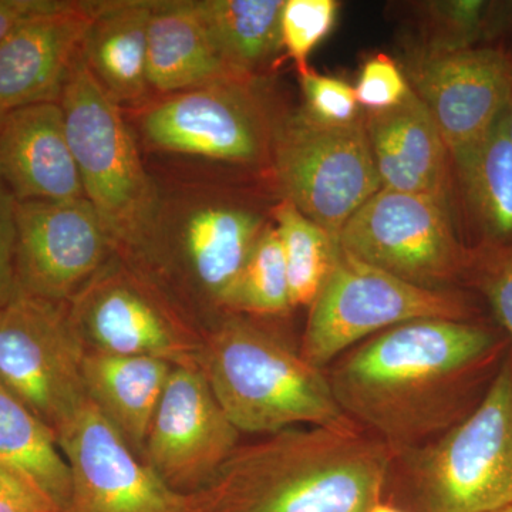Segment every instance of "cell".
Segmentation results:
<instances>
[{
	"label": "cell",
	"instance_id": "cell-6",
	"mask_svg": "<svg viewBox=\"0 0 512 512\" xmlns=\"http://www.w3.org/2000/svg\"><path fill=\"white\" fill-rule=\"evenodd\" d=\"M266 225L251 208L194 190L160 197L146 237L128 258L161 291L174 285L220 311Z\"/></svg>",
	"mask_w": 512,
	"mask_h": 512
},
{
	"label": "cell",
	"instance_id": "cell-19",
	"mask_svg": "<svg viewBox=\"0 0 512 512\" xmlns=\"http://www.w3.org/2000/svg\"><path fill=\"white\" fill-rule=\"evenodd\" d=\"M365 126L384 190L423 195L448 205L450 153L413 89L400 106L367 114Z\"/></svg>",
	"mask_w": 512,
	"mask_h": 512
},
{
	"label": "cell",
	"instance_id": "cell-9",
	"mask_svg": "<svg viewBox=\"0 0 512 512\" xmlns=\"http://www.w3.org/2000/svg\"><path fill=\"white\" fill-rule=\"evenodd\" d=\"M86 353L67 303L16 291L0 308V383L55 436L89 402Z\"/></svg>",
	"mask_w": 512,
	"mask_h": 512
},
{
	"label": "cell",
	"instance_id": "cell-18",
	"mask_svg": "<svg viewBox=\"0 0 512 512\" xmlns=\"http://www.w3.org/2000/svg\"><path fill=\"white\" fill-rule=\"evenodd\" d=\"M0 175L16 202L86 198L60 103L23 107L0 121Z\"/></svg>",
	"mask_w": 512,
	"mask_h": 512
},
{
	"label": "cell",
	"instance_id": "cell-1",
	"mask_svg": "<svg viewBox=\"0 0 512 512\" xmlns=\"http://www.w3.org/2000/svg\"><path fill=\"white\" fill-rule=\"evenodd\" d=\"M511 348L484 319H419L366 339L325 369L342 412L393 451L439 439L484 399Z\"/></svg>",
	"mask_w": 512,
	"mask_h": 512
},
{
	"label": "cell",
	"instance_id": "cell-10",
	"mask_svg": "<svg viewBox=\"0 0 512 512\" xmlns=\"http://www.w3.org/2000/svg\"><path fill=\"white\" fill-rule=\"evenodd\" d=\"M67 309L87 352L200 366L201 330L156 284L121 262L111 261Z\"/></svg>",
	"mask_w": 512,
	"mask_h": 512
},
{
	"label": "cell",
	"instance_id": "cell-32",
	"mask_svg": "<svg viewBox=\"0 0 512 512\" xmlns=\"http://www.w3.org/2000/svg\"><path fill=\"white\" fill-rule=\"evenodd\" d=\"M0 512H62V508L32 478L0 464Z\"/></svg>",
	"mask_w": 512,
	"mask_h": 512
},
{
	"label": "cell",
	"instance_id": "cell-36",
	"mask_svg": "<svg viewBox=\"0 0 512 512\" xmlns=\"http://www.w3.org/2000/svg\"><path fill=\"white\" fill-rule=\"evenodd\" d=\"M505 119H507L508 136H510L512 146V92L508 100L507 109H505Z\"/></svg>",
	"mask_w": 512,
	"mask_h": 512
},
{
	"label": "cell",
	"instance_id": "cell-27",
	"mask_svg": "<svg viewBox=\"0 0 512 512\" xmlns=\"http://www.w3.org/2000/svg\"><path fill=\"white\" fill-rule=\"evenodd\" d=\"M291 311L284 252L275 225L268 224L222 299L220 312L261 319Z\"/></svg>",
	"mask_w": 512,
	"mask_h": 512
},
{
	"label": "cell",
	"instance_id": "cell-26",
	"mask_svg": "<svg viewBox=\"0 0 512 512\" xmlns=\"http://www.w3.org/2000/svg\"><path fill=\"white\" fill-rule=\"evenodd\" d=\"M272 217L284 252L292 309H309L338 261V238L289 201H279Z\"/></svg>",
	"mask_w": 512,
	"mask_h": 512
},
{
	"label": "cell",
	"instance_id": "cell-20",
	"mask_svg": "<svg viewBox=\"0 0 512 512\" xmlns=\"http://www.w3.org/2000/svg\"><path fill=\"white\" fill-rule=\"evenodd\" d=\"M148 89L177 94L245 82L225 66L212 47L192 0L154 2L148 28Z\"/></svg>",
	"mask_w": 512,
	"mask_h": 512
},
{
	"label": "cell",
	"instance_id": "cell-38",
	"mask_svg": "<svg viewBox=\"0 0 512 512\" xmlns=\"http://www.w3.org/2000/svg\"><path fill=\"white\" fill-rule=\"evenodd\" d=\"M500 512H512V507L507 508V510H503V511H500Z\"/></svg>",
	"mask_w": 512,
	"mask_h": 512
},
{
	"label": "cell",
	"instance_id": "cell-15",
	"mask_svg": "<svg viewBox=\"0 0 512 512\" xmlns=\"http://www.w3.org/2000/svg\"><path fill=\"white\" fill-rule=\"evenodd\" d=\"M241 433L200 366H174L148 429L143 460L175 493H200L238 447Z\"/></svg>",
	"mask_w": 512,
	"mask_h": 512
},
{
	"label": "cell",
	"instance_id": "cell-5",
	"mask_svg": "<svg viewBox=\"0 0 512 512\" xmlns=\"http://www.w3.org/2000/svg\"><path fill=\"white\" fill-rule=\"evenodd\" d=\"M60 106L84 195L109 229L117 252L131 256L146 237L160 194L138 154L120 104L76 56Z\"/></svg>",
	"mask_w": 512,
	"mask_h": 512
},
{
	"label": "cell",
	"instance_id": "cell-24",
	"mask_svg": "<svg viewBox=\"0 0 512 512\" xmlns=\"http://www.w3.org/2000/svg\"><path fill=\"white\" fill-rule=\"evenodd\" d=\"M484 245L512 242V146L505 111L490 133L451 158Z\"/></svg>",
	"mask_w": 512,
	"mask_h": 512
},
{
	"label": "cell",
	"instance_id": "cell-16",
	"mask_svg": "<svg viewBox=\"0 0 512 512\" xmlns=\"http://www.w3.org/2000/svg\"><path fill=\"white\" fill-rule=\"evenodd\" d=\"M410 77L453 158L476 146L503 116L512 59L488 47H437L414 64Z\"/></svg>",
	"mask_w": 512,
	"mask_h": 512
},
{
	"label": "cell",
	"instance_id": "cell-13",
	"mask_svg": "<svg viewBox=\"0 0 512 512\" xmlns=\"http://www.w3.org/2000/svg\"><path fill=\"white\" fill-rule=\"evenodd\" d=\"M251 82L214 84L171 94L143 114L144 141L154 150L234 164L271 154L272 127Z\"/></svg>",
	"mask_w": 512,
	"mask_h": 512
},
{
	"label": "cell",
	"instance_id": "cell-30",
	"mask_svg": "<svg viewBox=\"0 0 512 512\" xmlns=\"http://www.w3.org/2000/svg\"><path fill=\"white\" fill-rule=\"evenodd\" d=\"M305 106L303 111L326 126H348L362 119L355 89L336 77L312 70L299 73Z\"/></svg>",
	"mask_w": 512,
	"mask_h": 512
},
{
	"label": "cell",
	"instance_id": "cell-34",
	"mask_svg": "<svg viewBox=\"0 0 512 512\" xmlns=\"http://www.w3.org/2000/svg\"><path fill=\"white\" fill-rule=\"evenodd\" d=\"M488 3L480 0H456V2L436 3L440 18L444 19L456 36L470 37L483 25Z\"/></svg>",
	"mask_w": 512,
	"mask_h": 512
},
{
	"label": "cell",
	"instance_id": "cell-4",
	"mask_svg": "<svg viewBox=\"0 0 512 512\" xmlns=\"http://www.w3.org/2000/svg\"><path fill=\"white\" fill-rule=\"evenodd\" d=\"M383 503L402 512L512 507V349L466 419L423 446L392 451Z\"/></svg>",
	"mask_w": 512,
	"mask_h": 512
},
{
	"label": "cell",
	"instance_id": "cell-28",
	"mask_svg": "<svg viewBox=\"0 0 512 512\" xmlns=\"http://www.w3.org/2000/svg\"><path fill=\"white\" fill-rule=\"evenodd\" d=\"M464 282L484 296L512 349V242L471 249Z\"/></svg>",
	"mask_w": 512,
	"mask_h": 512
},
{
	"label": "cell",
	"instance_id": "cell-33",
	"mask_svg": "<svg viewBox=\"0 0 512 512\" xmlns=\"http://www.w3.org/2000/svg\"><path fill=\"white\" fill-rule=\"evenodd\" d=\"M16 200L0 175V308L15 295Z\"/></svg>",
	"mask_w": 512,
	"mask_h": 512
},
{
	"label": "cell",
	"instance_id": "cell-3",
	"mask_svg": "<svg viewBox=\"0 0 512 512\" xmlns=\"http://www.w3.org/2000/svg\"><path fill=\"white\" fill-rule=\"evenodd\" d=\"M200 367L241 434L291 427L360 431L340 409L325 370L258 319L224 313L202 332Z\"/></svg>",
	"mask_w": 512,
	"mask_h": 512
},
{
	"label": "cell",
	"instance_id": "cell-37",
	"mask_svg": "<svg viewBox=\"0 0 512 512\" xmlns=\"http://www.w3.org/2000/svg\"><path fill=\"white\" fill-rule=\"evenodd\" d=\"M369 512H402L400 510H397V508H394L393 505L387 504V503H379L376 504L375 507L372 508Z\"/></svg>",
	"mask_w": 512,
	"mask_h": 512
},
{
	"label": "cell",
	"instance_id": "cell-8",
	"mask_svg": "<svg viewBox=\"0 0 512 512\" xmlns=\"http://www.w3.org/2000/svg\"><path fill=\"white\" fill-rule=\"evenodd\" d=\"M271 158L282 200L335 238L382 190L365 119L326 126L296 111L272 127Z\"/></svg>",
	"mask_w": 512,
	"mask_h": 512
},
{
	"label": "cell",
	"instance_id": "cell-25",
	"mask_svg": "<svg viewBox=\"0 0 512 512\" xmlns=\"http://www.w3.org/2000/svg\"><path fill=\"white\" fill-rule=\"evenodd\" d=\"M0 464L32 478L66 508L70 471L55 433L0 383Z\"/></svg>",
	"mask_w": 512,
	"mask_h": 512
},
{
	"label": "cell",
	"instance_id": "cell-29",
	"mask_svg": "<svg viewBox=\"0 0 512 512\" xmlns=\"http://www.w3.org/2000/svg\"><path fill=\"white\" fill-rule=\"evenodd\" d=\"M335 0H285L281 12V45L298 73L309 69L308 59L335 25Z\"/></svg>",
	"mask_w": 512,
	"mask_h": 512
},
{
	"label": "cell",
	"instance_id": "cell-17",
	"mask_svg": "<svg viewBox=\"0 0 512 512\" xmlns=\"http://www.w3.org/2000/svg\"><path fill=\"white\" fill-rule=\"evenodd\" d=\"M96 2H60L19 23L0 43V121L12 111L59 103Z\"/></svg>",
	"mask_w": 512,
	"mask_h": 512
},
{
	"label": "cell",
	"instance_id": "cell-31",
	"mask_svg": "<svg viewBox=\"0 0 512 512\" xmlns=\"http://www.w3.org/2000/svg\"><path fill=\"white\" fill-rule=\"evenodd\" d=\"M353 89L360 109L363 107L369 113L394 109L412 92L400 67L387 55L367 60Z\"/></svg>",
	"mask_w": 512,
	"mask_h": 512
},
{
	"label": "cell",
	"instance_id": "cell-21",
	"mask_svg": "<svg viewBox=\"0 0 512 512\" xmlns=\"http://www.w3.org/2000/svg\"><path fill=\"white\" fill-rule=\"evenodd\" d=\"M174 366L144 356L87 352L83 375L90 402L143 458L148 429Z\"/></svg>",
	"mask_w": 512,
	"mask_h": 512
},
{
	"label": "cell",
	"instance_id": "cell-14",
	"mask_svg": "<svg viewBox=\"0 0 512 512\" xmlns=\"http://www.w3.org/2000/svg\"><path fill=\"white\" fill-rule=\"evenodd\" d=\"M56 439L70 471L63 512H192L191 497L171 490L90 400Z\"/></svg>",
	"mask_w": 512,
	"mask_h": 512
},
{
	"label": "cell",
	"instance_id": "cell-7",
	"mask_svg": "<svg viewBox=\"0 0 512 512\" xmlns=\"http://www.w3.org/2000/svg\"><path fill=\"white\" fill-rule=\"evenodd\" d=\"M419 319L476 320L480 309L460 289H427L340 249L338 261L309 308L299 352L325 370L377 333Z\"/></svg>",
	"mask_w": 512,
	"mask_h": 512
},
{
	"label": "cell",
	"instance_id": "cell-35",
	"mask_svg": "<svg viewBox=\"0 0 512 512\" xmlns=\"http://www.w3.org/2000/svg\"><path fill=\"white\" fill-rule=\"evenodd\" d=\"M55 0H0V43L23 20L49 9Z\"/></svg>",
	"mask_w": 512,
	"mask_h": 512
},
{
	"label": "cell",
	"instance_id": "cell-23",
	"mask_svg": "<svg viewBox=\"0 0 512 512\" xmlns=\"http://www.w3.org/2000/svg\"><path fill=\"white\" fill-rule=\"evenodd\" d=\"M208 39L225 66L251 82L281 49L285 0H192Z\"/></svg>",
	"mask_w": 512,
	"mask_h": 512
},
{
	"label": "cell",
	"instance_id": "cell-22",
	"mask_svg": "<svg viewBox=\"0 0 512 512\" xmlns=\"http://www.w3.org/2000/svg\"><path fill=\"white\" fill-rule=\"evenodd\" d=\"M154 2H96L80 53L87 69L117 104L146 94L148 28Z\"/></svg>",
	"mask_w": 512,
	"mask_h": 512
},
{
	"label": "cell",
	"instance_id": "cell-12",
	"mask_svg": "<svg viewBox=\"0 0 512 512\" xmlns=\"http://www.w3.org/2000/svg\"><path fill=\"white\" fill-rule=\"evenodd\" d=\"M16 291L69 303L113 261L109 229L87 198L16 202Z\"/></svg>",
	"mask_w": 512,
	"mask_h": 512
},
{
	"label": "cell",
	"instance_id": "cell-11",
	"mask_svg": "<svg viewBox=\"0 0 512 512\" xmlns=\"http://www.w3.org/2000/svg\"><path fill=\"white\" fill-rule=\"evenodd\" d=\"M338 242L346 254L421 288H456L470 265L448 205L384 188L346 222Z\"/></svg>",
	"mask_w": 512,
	"mask_h": 512
},
{
	"label": "cell",
	"instance_id": "cell-2",
	"mask_svg": "<svg viewBox=\"0 0 512 512\" xmlns=\"http://www.w3.org/2000/svg\"><path fill=\"white\" fill-rule=\"evenodd\" d=\"M392 450L363 431L291 427L239 443L192 512H369Z\"/></svg>",
	"mask_w": 512,
	"mask_h": 512
}]
</instances>
